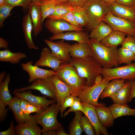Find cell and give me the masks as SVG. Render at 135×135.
I'll use <instances>...</instances> for the list:
<instances>
[{"label":"cell","instance_id":"obj_1","mask_svg":"<svg viewBox=\"0 0 135 135\" xmlns=\"http://www.w3.org/2000/svg\"><path fill=\"white\" fill-rule=\"evenodd\" d=\"M88 44L92 52V56L103 68H110L118 66L117 48L106 46L91 38Z\"/></svg>","mask_w":135,"mask_h":135},{"label":"cell","instance_id":"obj_2","mask_svg":"<svg viewBox=\"0 0 135 135\" xmlns=\"http://www.w3.org/2000/svg\"><path fill=\"white\" fill-rule=\"evenodd\" d=\"M70 63L75 68L80 76L86 79L87 86L93 85L96 76L102 72L103 68L92 56L83 58H71Z\"/></svg>","mask_w":135,"mask_h":135},{"label":"cell","instance_id":"obj_3","mask_svg":"<svg viewBox=\"0 0 135 135\" xmlns=\"http://www.w3.org/2000/svg\"><path fill=\"white\" fill-rule=\"evenodd\" d=\"M55 71L56 75L70 88L76 96L86 86V79L80 76L75 68L70 63H62Z\"/></svg>","mask_w":135,"mask_h":135},{"label":"cell","instance_id":"obj_4","mask_svg":"<svg viewBox=\"0 0 135 135\" xmlns=\"http://www.w3.org/2000/svg\"><path fill=\"white\" fill-rule=\"evenodd\" d=\"M88 16L87 27L92 30L103 21L110 10L108 5L102 0H88L83 7Z\"/></svg>","mask_w":135,"mask_h":135},{"label":"cell","instance_id":"obj_5","mask_svg":"<svg viewBox=\"0 0 135 135\" xmlns=\"http://www.w3.org/2000/svg\"><path fill=\"white\" fill-rule=\"evenodd\" d=\"M60 109V106L54 102L45 110L35 114L38 124L42 127V134L49 131H56L62 126L57 119Z\"/></svg>","mask_w":135,"mask_h":135},{"label":"cell","instance_id":"obj_6","mask_svg":"<svg viewBox=\"0 0 135 135\" xmlns=\"http://www.w3.org/2000/svg\"><path fill=\"white\" fill-rule=\"evenodd\" d=\"M108 80L103 78L102 81L91 86H86L77 95V96L82 102L88 103L94 106H98L104 104L98 102L100 96L110 81Z\"/></svg>","mask_w":135,"mask_h":135},{"label":"cell","instance_id":"obj_7","mask_svg":"<svg viewBox=\"0 0 135 135\" xmlns=\"http://www.w3.org/2000/svg\"><path fill=\"white\" fill-rule=\"evenodd\" d=\"M103 21L109 25L113 30L122 32L127 35H135V23L129 20L109 12L104 16Z\"/></svg>","mask_w":135,"mask_h":135},{"label":"cell","instance_id":"obj_8","mask_svg":"<svg viewBox=\"0 0 135 135\" xmlns=\"http://www.w3.org/2000/svg\"><path fill=\"white\" fill-rule=\"evenodd\" d=\"M102 75L103 78L110 81L117 78L134 80H135V62L120 67L110 68H103Z\"/></svg>","mask_w":135,"mask_h":135},{"label":"cell","instance_id":"obj_9","mask_svg":"<svg viewBox=\"0 0 135 135\" xmlns=\"http://www.w3.org/2000/svg\"><path fill=\"white\" fill-rule=\"evenodd\" d=\"M32 90H38L46 96L56 100V89L51 76L36 79L32 82L30 85L14 90L20 92Z\"/></svg>","mask_w":135,"mask_h":135},{"label":"cell","instance_id":"obj_10","mask_svg":"<svg viewBox=\"0 0 135 135\" xmlns=\"http://www.w3.org/2000/svg\"><path fill=\"white\" fill-rule=\"evenodd\" d=\"M44 41L55 56L64 62H70L71 58L69 53L70 44L64 42L63 40L56 42L46 39Z\"/></svg>","mask_w":135,"mask_h":135},{"label":"cell","instance_id":"obj_11","mask_svg":"<svg viewBox=\"0 0 135 135\" xmlns=\"http://www.w3.org/2000/svg\"><path fill=\"white\" fill-rule=\"evenodd\" d=\"M33 62L30 61L21 64L22 68L28 74L29 82L38 79L46 78L56 75L54 70H47L40 68L38 66L32 64Z\"/></svg>","mask_w":135,"mask_h":135},{"label":"cell","instance_id":"obj_12","mask_svg":"<svg viewBox=\"0 0 135 135\" xmlns=\"http://www.w3.org/2000/svg\"><path fill=\"white\" fill-rule=\"evenodd\" d=\"M12 93L15 96L24 99L28 101L30 104L40 107L45 110L49 105L56 102V100L47 99L46 96H39L33 94L30 90L22 92L14 91Z\"/></svg>","mask_w":135,"mask_h":135},{"label":"cell","instance_id":"obj_13","mask_svg":"<svg viewBox=\"0 0 135 135\" xmlns=\"http://www.w3.org/2000/svg\"><path fill=\"white\" fill-rule=\"evenodd\" d=\"M81 102L84 109L83 113L88 118L92 124L96 135H108V130L101 124L99 121L95 106L88 103Z\"/></svg>","mask_w":135,"mask_h":135},{"label":"cell","instance_id":"obj_14","mask_svg":"<svg viewBox=\"0 0 135 135\" xmlns=\"http://www.w3.org/2000/svg\"><path fill=\"white\" fill-rule=\"evenodd\" d=\"M45 27L54 34L66 31H80L84 29L74 26L66 21L62 19H47L45 22Z\"/></svg>","mask_w":135,"mask_h":135},{"label":"cell","instance_id":"obj_15","mask_svg":"<svg viewBox=\"0 0 135 135\" xmlns=\"http://www.w3.org/2000/svg\"><path fill=\"white\" fill-rule=\"evenodd\" d=\"M35 115H30L27 121L18 124L15 127L16 134L19 135H42V130L39 127Z\"/></svg>","mask_w":135,"mask_h":135},{"label":"cell","instance_id":"obj_16","mask_svg":"<svg viewBox=\"0 0 135 135\" xmlns=\"http://www.w3.org/2000/svg\"><path fill=\"white\" fill-rule=\"evenodd\" d=\"M63 62H64L53 54L48 48L45 47L42 49L40 58L34 65L48 67L56 71Z\"/></svg>","mask_w":135,"mask_h":135},{"label":"cell","instance_id":"obj_17","mask_svg":"<svg viewBox=\"0 0 135 135\" xmlns=\"http://www.w3.org/2000/svg\"><path fill=\"white\" fill-rule=\"evenodd\" d=\"M110 12L120 17L135 23V7H131L119 4L116 2L108 5Z\"/></svg>","mask_w":135,"mask_h":135},{"label":"cell","instance_id":"obj_18","mask_svg":"<svg viewBox=\"0 0 135 135\" xmlns=\"http://www.w3.org/2000/svg\"><path fill=\"white\" fill-rule=\"evenodd\" d=\"M89 38L88 34L83 31H72L54 34L50 37V39L51 41L61 39L76 41L80 43H88Z\"/></svg>","mask_w":135,"mask_h":135},{"label":"cell","instance_id":"obj_19","mask_svg":"<svg viewBox=\"0 0 135 135\" xmlns=\"http://www.w3.org/2000/svg\"><path fill=\"white\" fill-rule=\"evenodd\" d=\"M51 78L56 89V101L60 107L65 98L71 94L73 95V92L70 88L56 75H53Z\"/></svg>","mask_w":135,"mask_h":135},{"label":"cell","instance_id":"obj_20","mask_svg":"<svg viewBox=\"0 0 135 135\" xmlns=\"http://www.w3.org/2000/svg\"><path fill=\"white\" fill-rule=\"evenodd\" d=\"M30 12L32 25V31L34 36L36 37L41 31L42 23L41 20L42 12L40 6L32 2L28 7Z\"/></svg>","mask_w":135,"mask_h":135},{"label":"cell","instance_id":"obj_21","mask_svg":"<svg viewBox=\"0 0 135 135\" xmlns=\"http://www.w3.org/2000/svg\"><path fill=\"white\" fill-rule=\"evenodd\" d=\"M22 26L25 40L28 48L31 49H38V47L34 44L32 38V25L29 10L23 17Z\"/></svg>","mask_w":135,"mask_h":135},{"label":"cell","instance_id":"obj_22","mask_svg":"<svg viewBox=\"0 0 135 135\" xmlns=\"http://www.w3.org/2000/svg\"><path fill=\"white\" fill-rule=\"evenodd\" d=\"M97 116L101 124L106 128L111 127L114 124V120L109 107L103 105L95 106Z\"/></svg>","mask_w":135,"mask_h":135},{"label":"cell","instance_id":"obj_23","mask_svg":"<svg viewBox=\"0 0 135 135\" xmlns=\"http://www.w3.org/2000/svg\"><path fill=\"white\" fill-rule=\"evenodd\" d=\"M69 53L72 58H84L92 55L90 48L87 43L78 42L71 45Z\"/></svg>","mask_w":135,"mask_h":135},{"label":"cell","instance_id":"obj_24","mask_svg":"<svg viewBox=\"0 0 135 135\" xmlns=\"http://www.w3.org/2000/svg\"><path fill=\"white\" fill-rule=\"evenodd\" d=\"M126 35L122 32L113 30L100 42L108 47L117 48L118 46L122 44Z\"/></svg>","mask_w":135,"mask_h":135},{"label":"cell","instance_id":"obj_25","mask_svg":"<svg viewBox=\"0 0 135 135\" xmlns=\"http://www.w3.org/2000/svg\"><path fill=\"white\" fill-rule=\"evenodd\" d=\"M113 30L109 25L102 21L92 30L89 38L100 42Z\"/></svg>","mask_w":135,"mask_h":135},{"label":"cell","instance_id":"obj_26","mask_svg":"<svg viewBox=\"0 0 135 135\" xmlns=\"http://www.w3.org/2000/svg\"><path fill=\"white\" fill-rule=\"evenodd\" d=\"M20 98L15 96L8 105L18 124L28 121L30 118L28 117L22 111L20 106Z\"/></svg>","mask_w":135,"mask_h":135},{"label":"cell","instance_id":"obj_27","mask_svg":"<svg viewBox=\"0 0 135 135\" xmlns=\"http://www.w3.org/2000/svg\"><path fill=\"white\" fill-rule=\"evenodd\" d=\"M131 90V80L126 81L124 85L110 97L114 103L127 104Z\"/></svg>","mask_w":135,"mask_h":135},{"label":"cell","instance_id":"obj_28","mask_svg":"<svg viewBox=\"0 0 135 135\" xmlns=\"http://www.w3.org/2000/svg\"><path fill=\"white\" fill-rule=\"evenodd\" d=\"M109 82L100 95L101 99L109 97L120 89L125 84L126 80L120 78L113 79Z\"/></svg>","mask_w":135,"mask_h":135},{"label":"cell","instance_id":"obj_29","mask_svg":"<svg viewBox=\"0 0 135 135\" xmlns=\"http://www.w3.org/2000/svg\"><path fill=\"white\" fill-rule=\"evenodd\" d=\"M114 119L125 116H135V108H130L127 104L114 103L109 107Z\"/></svg>","mask_w":135,"mask_h":135},{"label":"cell","instance_id":"obj_30","mask_svg":"<svg viewBox=\"0 0 135 135\" xmlns=\"http://www.w3.org/2000/svg\"><path fill=\"white\" fill-rule=\"evenodd\" d=\"M26 54L22 52L14 53L9 50L6 49L0 51V61L10 62L12 64L19 63L20 60L26 58Z\"/></svg>","mask_w":135,"mask_h":135},{"label":"cell","instance_id":"obj_31","mask_svg":"<svg viewBox=\"0 0 135 135\" xmlns=\"http://www.w3.org/2000/svg\"><path fill=\"white\" fill-rule=\"evenodd\" d=\"M10 80V76L8 74L4 80L0 82V100L6 106L8 105L13 98L8 89Z\"/></svg>","mask_w":135,"mask_h":135},{"label":"cell","instance_id":"obj_32","mask_svg":"<svg viewBox=\"0 0 135 135\" xmlns=\"http://www.w3.org/2000/svg\"><path fill=\"white\" fill-rule=\"evenodd\" d=\"M118 59L119 64H126L135 62V54L129 49L121 47L117 49Z\"/></svg>","mask_w":135,"mask_h":135},{"label":"cell","instance_id":"obj_33","mask_svg":"<svg viewBox=\"0 0 135 135\" xmlns=\"http://www.w3.org/2000/svg\"><path fill=\"white\" fill-rule=\"evenodd\" d=\"M72 12L76 22L82 28L87 26L89 18L83 7H75Z\"/></svg>","mask_w":135,"mask_h":135},{"label":"cell","instance_id":"obj_34","mask_svg":"<svg viewBox=\"0 0 135 135\" xmlns=\"http://www.w3.org/2000/svg\"><path fill=\"white\" fill-rule=\"evenodd\" d=\"M75 7L67 2L57 4L56 5L55 10L54 14L47 18L56 20L58 17L72 11Z\"/></svg>","mask_w":135,"mask_h":135},{"label":"cell","instance_id":"obj_35","mask_svg":"<svg viewBox=\"0 0 135 135\" xmlns=\"http://www.w3.org/2000/svg\"><path fill=\"white\" fill-rule=\"evenodd\" d=\"M82 112L80 111L75 112L74 118L69 126L70 135H80L83 132L80 123V118L82 115Z\"/></svg>","mask_w":135,"mask_h":135},{"label":"cell","instance_id":"obj_36","mask_svg":"<svg viewBox=\"0 0 135 135\" xmlns=\"http://www.w3.org/2000/svg\"><path fill=\"white\" fill-rule=\"evenodd\" d=\"M57 4H58L52 1L41 3L39 4L42 14L41 22L42 23H43L46 18L54 14L55 10V6Z\"/></svg>","mask_w":135,"mask_h":135},{"label":"cell","instance_id":"obj_37","mask_svg":"<svg viewBox=\"0 0 135 135\" xmlns=\"http://www.w3.org/2000/svg\"><path fill=\"white\" fill-rule=\"evenodd\" d=\"M81 127L87 135H95L96 133L94 128L88 118L85 115L82 116L80 120Z\"/></svg>","mask_w":135,"mask_h":135},{"label":"cell","instance_id":"obj_38","mask_svg":"<svg viewBox=\"0 0 135 135\" xmlns=\"http://www.w3.org/2000/svg\"><path fill=\"white\" fill-rule=\"evenodd\" d=\"M14 7L8 4L0 6V27H2L5 19L11 15L10 12Z\"/></svg>","mask_w":135,"mask_h":135},{"label":"cell","instance_id":"obj_39","mask_svg":"<svg viewBox=\"0 0 135 135\" xmlns=\"http://www.w3.org/2000/svg\"><path fill=\"white\" fill-rule=\"evenodd\" d=\"M79 111L83 112L84 109L80 100L77 96H75L73 104L70 108L64 113L63 116L65 117L70 112H75Z\"/></svg>","mask_w":135,"mask_h":135},{"label":"cell","instance_id":"obj_40","mask_svg":"<svg viewBox=\"0 0 135 135\" xmlns=\"http://www.w3.org/2000/svg\"><path fill=\"white\" fill-rule=\"evenodd\" d=\"M121 45V47L129 49L135 54V40L133 36L127 35Z\"/></svg>","mask_w":135,"mask_h":135},{"label":"cell","instance_id":"obj_41","mask_svg":"<svg viewBox=\"0 0 135 135\" xmlns=\"http://www.w3.org/2000/svg\"><path fill=\"white\" fill-rule=\"evenodd\" d=\"M58 19L64 20L72 26L82 28L76 22L72 11L64 15L58 17L56 20Z\"/></svg>","mask_w":135,"mask_h":135},{"label":"cell","instance_id":"obj_42","mask_svg":"<svg viewBox=\"0 0 135 135\" xmlns=\"http://www.w3.org/2000/svg\"><path fill=\"white\" fill-rule=\"evenodd\" d=\"M75 96L73 94H71L67 97L64 100L60 107V111L62 117L63 116V114L65 109L72 106L74 102Z\"/></svg>","mask_w":135,"mask_h":135},{"label":"cell","instance_id":"obj_43","mask_svg":"<svg viewBox=\"0 0 135 135\" xmlns=\"http://www.w3.org/2000/svg\"><path fill=\"white\" fill-rule=\"evenodd\" d=\"M32 0H5L6 3L14 7L20 6L23 7H28L32 2Z\"/></svg>","mask_w":135,"mask_h":135},{"label":"cell","instance_id":"obj_44","mask_svg":"<svg viewBox=\"0 0 135 135\" xmlns=\"http://www.w3.org/2000/svg\"><path fill=\"white\" fill-rule=\"evenodd\" d=\"M27 109L28 113L29 115L34 112H36V114H38L45 110L40 107L33 105L30 103L28 105Z\"/></svg>","mask_w":135,"mask_h":135},{"label":"cell","instance_id":"obj_45","mask_svg":"<svg viewBox=\"0 0 135 135\" xmlns=\"http://www.w3.org/2000/svg\"><path fill=\"white\" fill-rule=\"evenodd\" d=\"M16 133L14 127V122L12 121L11 122L10 126L6 130L0 132V135H15Z\"/></svg>","mask_w":135,"mask_h":135},{"label":"cell","instance_id":"obj_46","mask_svg":"<svg viewBox=\"0 0 135 135\" xmlns=\"http://www.w3.org/2000/svg\"><path fill=\"white\" fill-rule=\"evenodd\" d=\"M88 0H68L69 4L75 7H83Z\"/></svg>","mask_w":135,"mask_h":135},{"label":"cell","instance_id":"obj_47","mask_svg":"<svg viewBox=\"0 0 135 135\" xmlns=\"http://www.w3.org/2000/svg\"><path fill=\"white\" fill-rule=\"evenodd\" d=\"M116 2L123 6L135 7V0H116Z\"/></svg>","mask_w":135,"mask_h":135},{"label":"cell","instance_id":"obj_48","mask_svg":"<svg viewBox=\"0 0 135 135\" xmlns=\"http://www.w3.org/2000/svg\"><path fill=\"white\" fill-rule=\"evenodd\" d=\"M6 106L0 100V122L5 119L7 115L8 110L6 108Z\"/></svg>","mask_w":135,"mask_h":135},{"label":"cell","instance_id":"obj_49","mask_svg":"<svg viewBox=\"0 0 135 135\" xmlns=\"http://www.w3.org/2000/svg\"><path fill=\"white\" fill-rule=\"evenodd\" d=\"M29 103L26 100L20 98V107L24 114L28 118H30V115H29L28 112L27 107Z\"/></svg>","mask_w":135,"mask_h":135},{"label":"cell","instance_id":"obj_50","mask_svg":"<svg viewBox=\"0 0 135 135\" xmlns=\"http://www.w3.org/2000/svg\"><path fill=\"white\" fill-rule=\"evenodd\" d=\"M135 97V80H131V90L128 99V102H130L133 98Z\"/></svg>","mask_w":135,"mask_h":135},{"label":"cell","instance_id":"obj_51","mask_svg":"<svg viewBox=\"0 0 135 135\" xmlns=\"http://www.w3.org/2000/svg\"><path fill=\"white\" fill-rule=\"evenodd\" d=\"M8 42L5 39L0 38V48H3L6 49L8 48Z\"/></svg>","mask_w":135,"mask_h":135},{"label":"cell","instance_id":"obj_52","mask_svg":"<svg viewBox=\"0 0 135 135\" xmlns=\"http://www.w3.org/2000/svg\"><path fill=\"white\" fill-rule=\"evenodd\" d=\"M56 135H70L66 133L64 131L62 126L60 127L56 130Z\"/></svg>","mask_w":135,"mask_h":135},{"label":"cell","instance_id":"obj_53","mask_svg":"<svg viewBox=\"0 0 135 135\" xmlns=\"http://www.w3.org/2000/svg\"><path fill=\"white\" fill-rule=\"evenodd\" d=\"M103 79L102 74L99 75L96 77L94 81V84H97L101 82Z\"/></svg>","mask_w":135,"mask_h":135},{"label":"cell","instance_id":"obj_54","mask_svg":"<svg viewBox=\"0 0 135 135\" xmlns=\"http://www.w3.org/2000/svg\"><path fill=\"white\" fill-rule=\"evenodd\" d=\"M6 75V74L4 72H2L0 74V82L3 80L4 79V78Z\"/></svg>","mask_w":135,"mask_h":135},{"label":"cell","instance_id":"obj_55","mask_svg":"<svg viewBox=\"0 0 135 135\" xmlns=\"http://www.w3.org/2000/svg\"><path fill=\"white\" fill-rule=\"evenodd\" d=\"M105 3L108 5L110 4L115 2L116 0H102Z\"/></svg>","mask_w":135,"mask_h":135},{"label":"cell","instance_id":"obj_56","mask_svg":"<svg viewBox=\"0 0 135 135\" xmlns=\"http://www.w3.org/2000/svg\"><path fill=\"white\" fill-rule=\"evenodd\" d=\"M68 0H53V1L57 4L67 2Z\"/></svg>","mask_w":135,"mask_h":135},{"label":"cell","instance_id":"obj_57","mask_svg":"<svg viewBox=\"0 0 135 135\" xmlns=\"http://www.w3.org/2000/svg\"><path fill=\"white\" fill-rule=\"evenodd\" d=\"M41 0H32V2L39 5Z\"/></svg>","mask_w":135,"mask_h":135},{"label":"cell","instance_id":"obj_58","mask_svg":"<svg viewBox=\"0 0 135 135\" xmlns=\"http://www.w3.org/2000/svg\"><path fill=\"white\" fill-rule=\"evenodd\" d=\"M6 4L5 0H0V6Z\"/></svg>","mask_w":135,"mask_h":135},{"label":"cell","instance_id":"obj_59","mask_svg":"<svg viewBox=\"0 0 135 135\" xmlns=\"http://www.w3.org/2000/svg\"><path fill=\"white\" fill-rule=\"evenodd\" d=\"M53 0H41L40 3H41L47 2H49L50 1H52Z\"/></svg>","mask_w":135,"mask_h":135},{"label":"cell","instance_id":"obj_60","mask_svg":"<svg viewBox=\"0 0 135 135\" xmlns=\"http://www.w3.org/2000/svg\"><path fill=\"white\" fill-rule=\"evenodd\" d=\"M133 37L134 40H135V35L133 36Z\"/></svg>","mask_w":135,"mask_h":135}]
</instances>
